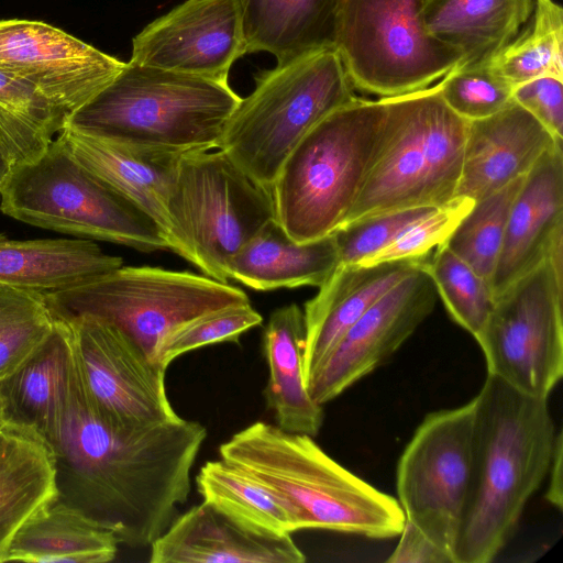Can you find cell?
Listing matches in <instances>:
<instances>
[{
    "label": "cell",
    "mask_w": 563,
    "mask_h": 563,
    "mask_svg": "<svg viewBox=\"0 0 563 563\" xmlns=\"http://www.w3.org/2000/svg\"><path fill=\"white\" fill-rule=\"evenodd\" d=\"M119 544L113 532L56 499L19 530L4 562L106 563Z\"/></svg>",
    "instance_id": "obj_30"
},
{
    "label": "cell",
    "mask_w": 563,
    "mask_h": 563,
    "mask_svg": "<svg viewBox=\"0 0 563 563\" xmlns=\"http://www.w3.org/2000/svg\"><path fill=\"white\" fill-rule=\"evenodd\" d=\"M151 547V563H302L290 534L253 531L202 501L172 521Z\"/></svg>",
    "instance_id": "obj_18"
},
{
    "label": "cell",
    "mask_w": 563,
    "mask_h": 563,
    "mask_svg": "<svg viewBox=\"0 0 563 563\" xmlns=\"http://www.w3.org/2000/svg\"><path fill=\"white\" fill-rule=\"evenodd\" d=\"M428 257L339 265L303 308L307 379L342 335L387 291L421 267Z\"/></svg>",
    "instance_id": "obj_21"
},
{
    "label": "cell",
    "mask_w": 563,
    "mask_h": 563,
    "mask_svg": "<svg viewBox=\"0 0 563 563\" xmlns=\"http://www.w3.org/2000/svg\"><path fill=\"white\" fill-rule=\"evenodd\" d=\"M438 87L445 104L467 121L488 118L514 101L515 87L493 68L489 58L456 66Z\"/></svg>",
    "instance_id": "obj_36"
},
{
    "label": "cell",
    "mask_w": 563,
    "mask_h": 563,
    "mask_svg": "<svg viewBox=\"0 0 563 563\" xmlns=\"http://www.w3.org/2000/svg\"><path fill=\"white\" fill-rule=\"evenodd\" d=\"M0 106L36 125L48 136L67 119L33 84L0 69Z\"/></svg>",
    "instance_id": "obj_40"
},
{
    "label": "cell",
    "mask_w": 563,
    "mask_h": 563,
    "mask_svg": "<svg viewBox=\"0 0 563 563\" xmlns=\"http://www.w3.org/2000/svg\"><path fill=\"white\" fill-rule=\"evenodd\" d=\"M340 265L333 233L297 242L276 220L266 224L232 257L233 279L254 290L267 291L302 286L320 287Z\"/></svg>",
    "instance_id": "obj_24"
},
{
    "label": "cell",
    "mask_w": 563,
    "mask_h": 563,
    "mask_svg": "<svg viewBox=\"0 0 563 563\" xmlns=\"http://www.w3.org/2000/svg\"><path fill=\"white\" fill-rule=\"evenodd\" d=\"M306 328L296 303L277 308L263 332V352L268 365L265 399L280 429L316 437L323 423V406L309 395L303 350Z\"/></svg>",
    "instance_id": "obj_26"
},
{
    "label": "cell",
    "mask_w": 563,
    "mask_h": 563,
    "mask_svg": "<svg viewBox=\"0 0 563 563\" xmlns=\"http://www.w3.org/2000/svg\"><path fill=\"white\" fill-rule=\"evenodd\" d=\"M563 278L547 258L498 297L475 340L487 375L548 399L563 376Z\"/></svg>",
    "instance_id": "obj_12"
},
{
    "label": "cell",
    "mask_w": 563,
    "mask_h": 563,
    "mask_svg": "<svg viewBox=\"0 0 563 563\" xmlns=\"http://www.w3.org/2000/svg\"><path fill=\"white\" fill-rule=\"evenodd\" d=\"M57 136L87 170L153 219L173 251L167 199L181 154L140 150L69 122Z\"/></svg>",
    "instance_id": "obj_22"
},
{
    "label": "cell",
    "mask_w": 563,
    "mask_h": 563,
    "mask_svg": "<svg viewBox=\"0 0 563 563\" xmlns=\"http://www.w3.org/2000/svg\"><path fill=\"white\" fill-rule=\"evenodd\" d=\"M563 233L562 143L545 152L525 177L511 207L490 287L494 298L548 258Z\"/></svg>",
    "instance_id": "obj_19"
},
{
    "label": "cell",
    "mask_w": 563,
    "mask_h": 563,
    "mask_svg": "<svg viewBox=\"0 0 563 563\" xmlns=\"http://www.w3.org/2000/svg\"><path fill=\"white\" fill-rule=\"evenodd\" d=\"M555 140L512 101L499 112L468 121L456 196L477 201L526 176Z\"/></svg>",
    "instance_id": "obj_20"
},
{
    "label": "cell",
    "mask_w": 563,
    "mask_h": 563,
    "mask_svg": "<svg viewBox=\"0 0 563 563\" xmlns=\"http://www.w3.org/2000/svg\"><path fill=\"white\" fill-rule=\"evenodd\" d=\"M53 451L31 428L0 430V563L19 530L57 497Z\"/></svg>",
    "instance_id": "obj_25"
},
{
    "label": "cell",
    "mask_w": 563,
    "mask_h": 563,
    "mask_svg": "<svg viewBox=\"0 0 563 563\" xmlns=\"http://www.w3.org/2000/svg\"><path fill=\"white\" fill-rule=\"evenodd\" d=\"M398 537L397 547L386 560L388 563H452L443 551L406 520Z\"/></svg>",
    "instance_id": "obj_42"
},
{
    "label": "cell",
    "mask_w": 563,
    "mask_h": 563,
    "mask_svg": "<svg viewBox=\"0 0 563 563\" xmlns=\"http://www.w3.org/2000/svg\"><path fill=\"white\" fill-rule=\"evenodd\" d=\"M426 1H428V0H423V3H424Z\"/></svg>",
    "instance_id": "obj_45"
},
{
    "label": "cell",
    "mask_w": 563,
    "mask_h": 563,
    "mask_svg": "<svg viewBox=\"0 0 563 563\" xmlns=\"http://www.w3.org/2000/svg\"><path fill=\"white\" fill-rule=\"evenodd\" d=\"M562 462L563 440L562 432L558 431L551 463L547 473V476H549V484L545 498L548 503L556 507L559 510H561L563 506Z\"/></svg>",
    "instance_id": "obj_43"
},
{
    "label": "cell",
    "mask_w": 563,
    "mask_h": 563,
    "mask_svg": "<svg viewBox=\"0 0 563 563\" xmlns=\"http://www.w3.org/2000/svg\"><path fill=\"white\" fill-rule=\"evenodd\" d=\"M202 501L243 527L284 536L297 531L290 506L242 468L223 459L205 463L196 476Z\"/></svg>",
    "instance_id": "obj_31"
},
{
    "label": "cell",
    "mask_w": 563,
    "mask_h": 563,
    "mask_svg": "<svg viewBox=\"0 0 563 563\" xmlns=\"http://www.w3.org/2000/svg\"><path fill=\"white\" fill-rule=\"evenodd\" d=\"M246 53L240 0H185L134 36L130 60L228 81Z\"/></svg>",
    "instance_id": "obj_17"
},
{
    "label": "cell",
    "mask_w": 563,
    "mask_h": 563,
    "mask_svg": "<svg viewBox=\"0 0 563 563\" xmlns=\"http://www.w3.org/2000/svg\"><path fill=\"white\" fill-rule=\"evenodd\" d=\"M0 210L21 222L143 252L170 250L159 227L87 170L57 136L35 161L15 166Z\"/></svg>",
    "instance_id": "obj_8"
},
{
    "label": "cell",
    "mask_w": 563,
    "mask_h": 563,
    "mask_svg": "<svg viewBox=\"0 0 563 563\" xmlns=\"http://www.w3.org/2000/svg\"><path fill=\"white\" fill-rule=\"evenodd\" d=\"M474 203L473 199L454 197L415 222L386 247L358 264L369 265L430 256L433 249L446 241Z\"/></svg>",
    "instance_id": "obj_39"
},
{
    "label": "cell",
    "mask_w": 563,
    "mask_h": 563,
    "mask_svg": "<svg viewBox=\"0 0 563 563\" xmlns=\"http://www.w3.org/2000/svg\"><path fill=\"white\" fill-rule=\"evenodd\" d=\"M526 176L475 201L472 209L443 243L489 284L497 264L511 207Z\"/></svg>",
    "instance_id": "obj_33"
},
{
    "label": "cell",
    "mask_w": 563,
    "mask_h": 563,
    "mask_svg": "<svg viewBox=\"0 0 563 563\" xmlns=\"http://www.w3.org/2000/svg\"><path fill=\"white\" fill-rule=\"evenodd\" d=\"M386 98H358L316 124L271 188L275 220L297 242L332 234L346 220L389 133Z\"/></svg>",
    "instance_id": "obj_4"
},
{
    "label": "cell",
    "mask_w": 563,
    "mask_h": 563,
    "mask_svg": "<svg viewBox=\"0 0 563 563\" xmlns=\"http://www.w3.org/2000/svg\"><path fill=\"white\" fill-rule=\"evenodd\" d=\"M240 2L247 53L267 52L280 64L333 47L336 0Z\"/></svg>",
    "instance_id": "obj_28"
},
{
    "label": "cell",
    "mask_w": 563,
    "mask_h": 563,
    "mask_svg": "<svg viewBox=\"0 0 563 563\" xmlns=\"http://www.w3.org/2000/svg\"><path fill=\"white\" fill-rule=\"evenodd\" d=\"M472 470L454 563H488L547 477L558 431L548 399L487 375L474 397Z\"/></svg>",
    "instance_id": "obj_2"
},
{
    "label": "cell",
    "mask_w": 563,
    "mask_h": 563,
    "mask_svg": "<svg viewBox=\"0 0 563 563\" xmlns=\"http://www.w3.org/2000/svg\"><path fill=\"white\" fill-rule=\"evenodd\" d=\"M8 423L2 400L0 398V430Z\"/></svg>",
    "instance_id": "obj_44"
},
{
    "label": "cell",
    "mask_w": 563,
    "mask_h": 563,
    "mask_svg": "<svg viewBox=\"0 0 563 563\" xmlns=\"http://www.w3.org/2000/svg\"><path fill=\"white\" fill-rule=\"evenodd\" d=\"M54 323L43 294L0 285V382L47 339Z\"/></svg>",
    "instance_id": "obj_35"
},
{
    "label": "cell",
    "mask_w": 563,
    "mask_h": 563,
    "mask_svg": "<svg viewBox=\"0 0 563 563\" xmlns=\"http://www.w3.org/2000/svg\"><path fill=\"white\" fill-rule=\"evenodd\" d=\"M423 268L451 318L475 339L495 302L489 282L443 244L434 249Z\"/></svg>",
    "instance_id": "obj_34"
},
{
    "label": "cell",
    "mask_w": 563,
    "mask_h": 563,
    "mask_svg": "<svg viewBox=\"0 0 563 563\" xmlns=\"http://www.w3.org/2000/svg\"><path fill=\"white\" fill-rule=\"evenodd\" d=\"M386 99V143L343 224L384 212L440 207L456 197L468 121L445 104L438 82Z\"/></svg>",
    "instance_id": "obj_7"
},
{
    "label": "cell",
    "mask_w": 563,
    "mask_h": 563,
    "mask_svg": "<svg viewBox=\"0 0 563 563\" xmlns=\"http://www.w3.org/2000/svg\"><path fill=\"white\" fill-rule=\"evenodd\" d=\"M123 265L90 240H13L0 234V285L48 294Z\"/></svg>",
    "instance_id": "obj_27"
},
{
    "label": "cell",
    "mask_w": 563,
    "mask_h": 563,
    "mask_svg": "<svg viewBox=\"0 0 563 563\" xmlns=\"http://www.w3.org/2000/svg\"><path fill=\"white\" fill-rule=\"evenodd\" d=\"M512 100L527 110L558 141L563 140L562 78L542 76L514 88Z\"/></svg>",
    "instance_id": "obj_41"
},
{
    "label": "cell",
    "mask_w": 563,
    "mask_h": 563,
    "mask_svg": "<svg viewBox=\"0 0 563 563\" xmlns=\"http://www.w3.org/2000/svg\"><path fill=\"white\" fill-rule=\"evenodd\" d=\"M124 65L51 24L0 21V69L33 84L66 119Z\"/></svg>",
    "instance_id": "obj_16"
},
{
    "label": "cell",
    "mask_w": 563,
    "mask_h": 563,
    "mask_svg": "<svg viewBox=\"0 0 563 563\" xmlns=\"http://www.w3.org/2000/svg\"><path fill=\"white\" fill-rule=\"evenodd\" d=\"M423 265L379 298L307 379L316 402L323 406L385 364L431 314L438 294Z\"/></svg>",
    "instance_id": "obj_15"
},
{
    "label": "cell",
    "mask_w": 563,
    "mask_h": 563,
    "mask_svg": "<svg viewBox=\"0 0 563 563\" xmlns=\"http://www.w3.org/2000/svg\"><path fill=\"white\" fill-rule=\"evenodd\" d=\"M423 0H336L333 47L354 87L379 98L428 88L463 63L434 37Z\"/></svg>",
    "instance_id": "obj_11"
},
{
    "label": "cell",
    "mask_w": 563,
    "mask_h": 563,
    "mask_svg": "<svg viewBox=\"0 0 563 563\" xmlns=\"http://www.w3.org/2000/svg\"><path fill=\"white\" fill-rule=\"evenodd\" d=\"M219 454L285 499L297 531L391 539L405 525L396 498L346 470L308 434L256 421L222 443Z\"/></svg>",
    "instance_id": "obj_3"
},
{
    "label": "cell",
    "mask_w": 563,
    "mask_h": 563,
    "mask_svg": "<svg viewBox=\"0 0 563 563\" xmlns=\"http://www.w3.org/2000/svg\"><path fill=\"white\" fill-rule=\"evenodd\" d=\"M167 214L173 252L222 283L232 257L275 220L272 192L218 148L180 156Z\"/></svg>",
    "instance_id": "obj_10"
},
{
    "label": "cell",
    "mask_w": 563,
    "mask_h": 563,
    "mask_svg": "<svg viewBox=\"0 0 563 563\" xmlns=\"http://www.w3.org/2000/svg\"><path fill=\"white\" fill-rule=\"evenodd\" d=\"M206 438L201 423L181 417L135 429L113 427L91 406L77 371L65 415L47 441L57 500L113 532L120 543L148 547L186 503Z\"/></svg>",
    "instance_id": "obj_1"
},
{
    "label": "cell",
    "mask_w": 563,
    "mask_h": 563,
    "mask_svg": "<svg viewBox=\"0 0 563 563\" xmlns=\"http://www.w3.org/2000/svg\"><path fill=\"white\" fill-rule=\"evenodd\" d=\"M262 322L263 317L251 302L205 313L167 333L157 344L154 361L166 369L178 356L202 346L239 343L243 333Z\"/></svg>",
    "instance_id": "obj_37"
},
{
    "label": "cell",
    "mask_w": 563,
    "mask_h": 563,
    "mask_svg": "<svg viewBox=\"0 0 563 563\" xmlns=\"http://www.w3.org/2000/svg\"><path fill=\"white\" fill-rule=\"evenodd\" d=\"M54 320L47 339L0 382L7 421L31 428L46 441L65 415L77 372L69 327Z\"/></svg>",
    "instance_id": "obj_23"
},
{
    "label": "cell",
    "mask_w": 563,
    "mask_h": 563,
    "mask_svg": "<svg viewBox=\"0 0 563 563\" xmlns=\"http://www.w3.org/2000/svg\"><path fill=\"white\" fill-rule=\"evenodd\" d=\"M44 298L54 319L91 317L106 321L125 333L154 363L157 344L177 327L205 313L250 302L242 289L206 275L123 265L44 294Z\"/></svg>",
    "instance_id": "obj_9"
},
{
    "label": "cell",
    "mask_w": 563,
    "mask_h": 563,
    "mask_svg": "<svg viewBox=\"0 0 563 563\" xmlns=\"http://www.w3.org/2000/svg\"><path fill=\"white\" fill-rule=\"evenodd\" d=\"M438 207L378 213L339 227L334 232L340 265L358 264L379 252Z\"/></svg>",
    "instance_id": "obj_38"
},
{
    "label": "cell",
    "mask_w": 563,
    "mask_h": 563,
    "mask_svg": "<svg viewBox=\"0 0 563 563\" xmlns=\"http://www.w3.org/2000/svg\"><path fill=\"white\" fill-rule=\"evenodd\" d=\"M532 0H428L422 7L427 30L457 49L462 64L493 57L529 20Z\"/></svg>",
    "instance_id": "obj_29"
},
{
    "label": "cell",
    "mask_w": 563,
    "mask_h": 563,
    "mask_svg": "<svg viewBox=\"0 0 563 563\" xmlns=\"http://www.w3.org/2000/svg\"><path fill=\"white\" fill-rule=\"evenodd\" d=\"M64 322L70 330L82 389L104 421L135 429L180 418L167 397L166 369L125 333L91 317Z\"/></svg>",
    "instance_id": "obj_14"
},
{
    "label": "cell",
    "mask_w": 563,
    "mask_h": 563,
    "mask_svg": "<svg viewBox=\"0 0 563 563\" xmlns=\"http://www.w3.org/2000/svg\"><path fill=\"white\" fill-rule=\"evenodd\" d=\"M474 415V398L428 413L397 463V500L405 520L452 563L470 486Z\"/></svg>",
    "instance_id": "obj_13"
},
{
    "label": "cell",
    "mask_w": 563,
    "mask_h": 563,
    "mask_svg": "<svg viewBox=\"0 0 563 563\" xmlns=\"http://www.w3.org/2000/svg\"><path fill=\"white\" fill-rule=\"evenodd\" d=\"M514 87L542 76L563 79V10L553 0H537L528 27L489 58Z\"/></svg>",
    "instance_id": "obj_32"
},
{
    "label": "cell",
    "mask_w": 563,
    "mask_h": 563,
    "mask_svg": "<svg viewBox=\"0 0 563 563\" xmlns=\"http://www.w3.org/2000/svg\"><path fill=\"white\" fill-rule=\"evenodd\" d=\"M255 88L229 118L218 142L254 183L271 188L301 139L336 109L358 99L333 47L258 71Z\"/></svg>",
    "instance_id": "obj_6"
},
{
    "label": "cell",
    "mask_w": 563,
    "mask_h": 563,
    "mask_svg": "<svg viewBox=\"0 0 563 563\" xmlns=\"http://www.w3.org/2000/svg\"><path fill=\"white\" fill-rule=\"evenodd\" d=\"M240 101L228 81L130 60L66 122L140 150L183 155L217 148Z\"/></svg>",
    "instance_id": "obj_5"
}]
</instances>
